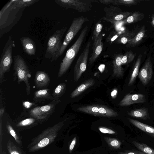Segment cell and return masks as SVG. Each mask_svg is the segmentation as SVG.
<instances>
[{"label":"cell","mask_w":154,"mask_h":154,"mask_svg":"<svg viewBox=\"0 0 154 154\" xmlns=\"http://www.w3.org/2000/svg\"><path fill=\"white\" fill-rule=\"evenodd\" d=\"M65 120L60 122L43 130L32 140L27 149L29 152H34L46 147L53 142L59 131L64 125Z\"/></svg>","instance_id":"obj_1"},{"label":"cell","mask_w":154,"mask_h":154,"mask_svg":"<svg viewBox=\"0 0 154 154\" xmlns=\"http://www.w3.org/2000/svg\"><path fill=\"white\" fill-rule=\"evenodd\" d=\"M86 26L82 30L78 37L73 45L67 51L60 64L57 78L62 77L68 69L79 51L88 30Z\"/></svg>","instance_id":"obj_2"},{"label":"cell","mask_w":154,"mask_h":154,"mask_svg":"<svg viewBox=\"0 0 154 154\" xmlns=\"http://www.w3.org/2000/svg\"><path fill=\"white\" fill-rule=\"evenodd\" d=\"M13 69L15 74L18 79L17 82L20 84L24 82L26 85V90L27 95L30 94V86L29 79L31 75L28 67L23 58L19 54L14 56Z\"/></svg>","instance_id":"obj_3"},{"label":"cell","mask_w":154,"mask_h":154,"mask_svg":"<svg viewBox=\"0 0 154 154\" xmlns=\"http://www.w3.org/2000/svg\"><path fill=\"white\" fill-rule=\"evenodd\" d=\"M88 21L87 17L83 15L73 19L60 51L51 62L56 61L62 55L68 45L81 29L83 24Z\"/></svg>","instance_id":"obj_4"},{"label":"cell","mask_w":154,"mask_h":154,"mask_svg":"<svg viewBox=\"0 0 154 154\" xmlns=\"http://www.w3.org/2000/svg\"><path fill=\"white\" fill-rule=\"evenodd\" d=\"M15 46L14 41L9 36L1 54L0 60V83L5 81L4 79L5 73L10 70L13 62L12 51Z\"/></svg>","instance_id":"obj_5"},{"label":"cell","mask_w":154,"mask_h":154,"mask_svg":"<svg viewBox=\"0 0 154 154\" xmlns=\"http://www.w3.org/2000/svg\"><path fill=\"white\" fill-rule=\"evenodd\" d=\"M66 29V26L57 29L49 37L45 55L46 59H51V61L57 54L62 46L61 39Z\"/></svg>","instance_id":"obj_6"},{"label":"cell","mask_w":154,"mask_h":154,"mask_svg":"<svg viewBox=\"0 0 154 154\" xmlns=\"http://www.w3.org/2000/svg\"><path fill=\"white\" fill-rule=\"evenodd\" d=\"M60 101L59 98H56L46 105L33 108L29 111V115L40 123H43L53 114L57 105Z\"/></svg>","instance_id":"obj_7"},{"label":"cell","mask_w":154,"mask_h":154,"mask_svg":"<svg viewBox=\"0 0 154 154\" xmlns=\"http://www.w3.org/2000/svg\"><path fill=\"white\" fill-rule=\"evenodd\" d=\"M55 2L61 7L67 9H74L79 12L90 11L92 7V3L97 2L94 0H56Z\"/></svg>","instance_id":"obj_8"},{"label":"cell","mask_w":154,"mask_h":154,"mask_svg":"<svg viewBox=\"0 0 154 154\" xmlns=\"http://www.w3.org/2000/svg\"><path fill=\"white\" fill-rule=\"evenodd\" d=\"M104 11L105 16L101 19L110 22L112 24L125 19L133 12L123 11L119 7L111 5L104 6Z\"/></svg>","instance_id":"obj_9"},{"label":"cell","mask_w":154,"mask_h":154,"mask_svg":"<svg viewBox=\"0 0 154 154\" xmlns=\"http://www.w3.org/2000/svg\"><path fill=\"white\" fill-rule=\"evenodd\" d=\"M77 110L82 112L97 116L112 117L119 115L117 112L111 108L95 105L81 106L77 108Z\"/></svg>","instance_id":"obj_10"},{"label":"cell","mask_w":154,"mask_h":154,"mask_svg":"<svg viewBox=\"0 0 154 154\" xmlns=\"http://www.w3.org/2000/svg\"><path fill=\"white\" fill-rule=\"evenodd\" d=\"M90 45L91 42L88 41L75 64L74 70L75 82L78 81L82 73L86 70Z\"/></svg>","instance_id":"obj_11"},{"label":"cell","mask_w":154,"mask_h":154,"mask_svg":"<svg viewBox=\"0 0 154 154\" xmlns=\"http://www.w3.org/2000/svg\"><path fill=\"white\" fill-rule=\"evenodd\" d=\"M152 74V64L150 57L149 56L140 69L138 77L142 84L146 85L149 83L151 79Z\"/></svg>","instance_id":"obj_12"},{"label":"cell","mask_w":154,"mask_h":154,"mask_svg":"<svg viewBox=\"0 0 154 154\" xmlns=\"http://www.w3.org/2000/svg\"><path fill=\"white\" fill-rule=\"evenodd\" d=\"M146 101L145 95L142 94H128L126 95L120 102L121 106H128L136 103H143Z\"/></svg>","instance_id":"obj_13"},{"label":"cell","mask_w":154,"mask_h":154,"mask_svg":"<svg viewBox=\"0 0 154 154\" xmlns=\"http://www.w3.org/2000/svg\"><path fill=\"white\" fill-rule=\"evenodd\" d=\"M103 34L101 32L97 38L93 42L92 52L89 59V65L94 62L102 51L103 47Z\"/></svg>","instance_id":"obj_14"},{"label":"cell","mask_w":154,"mask_h":154,"mask_svg":"<svg viewBox=\"0 0 154 154\" xmlns=\"http://www.w3.org/2000/svg\"><path fill=\"white\" fill-rule=\"evenodd\" d=\"M50 81V78L47 73L41 71H38L36 72L34 82L37 88L48 87L49 85Z\"/></svg>","instance_id":"obj_15"},{"label":"cell","mask_w":154,"mask_h":154,"mask_svg":"<svg viewBox=\"0 0 154 154\" xmlns=\"http://www.w3.org/2000/svg\"><path fill=\"white\" fill-rule=\"evenodd\" d=\"M123 55L121 54H119L114 56L112 61L113 76L120 78L123 75L124 70L122 66L121 62Z\"/></svg>","instance_id":"obj_16"},{"label":"cell","mask_w":154,"mask_h":154,"mask_svg":"<svg viewBox=\"0 0 154 154\" xmlns=\"http://www.w3.org/2000/svg\"><path fill=\"white\" fill-rule=\"evenodd\" d=\"M21 44L25 52L30 55H34L36 47L34 42L28 37H23L20 39Z\"/></svg>","instance_id":"obj_17"},{"label":"cell","mask_w":154,"mask_h":154,"mask_svg":"<svg viewBox=\"0 0 154 154\" xmlns=\"http://www.w3.org/2000/svg\"><path fill=\"white\" fill-rule=\"evenodd\" d=\"M33 99L35 102L39 103L46 100H52L54 98L51 95L50 89L46 88L35 91Z\"/></svg>","instance_id":"obj_18"},{"label":"cell","mask_w":154,"mask_h":154,"mask_svg":"<svg viewBox=\"0 0 154 154\" xmlns=\"http://www.w3.org/2000/svg\"><path fill=\"white\" fill-rule=\"evenodd\" d=\"M139 32V31H138ZM137 29L124 31L115 40V43L119 44H127L138 32Z\"/></svg>","instance_id":"obj_19"},{"label":"cell","mask_w":154,"mask_h":154,"mask_svg":"<svg viewBox=\"0 0 154 154\" xmlns=\"http://www.w3.org/2000/svg\"><path fill=\"white\" fill-rule=\"evenodd\" d=\"M39 0H12V2L9 7L10 11L20 9L30 6Z\"/></svg>","instance_id":"obj_20"},{"label":"cell","mask_w":154,"mask_h":154,"mask_svg":"<svg viewBox=\"0 0 154 154\" xmlns=\"http://www.w3.org/2000/svg\"><path fill=\"white\" fill-rule=\"evenodd\" d=\"M128 119L135 126L154 138V127L134 119L128 118Z\"/></svg>","instance_id":"obj_21"},{"label":"cell","mask_w":154,"mask_h":154,"mask_svg":"<svg viewBox=\"0 0 154 154\" xmlns=\"http://www.w3.org/2000/svg\"><path fill=\"white\" fill-rule=\"evenodd\" d=\"M145 25H143L137 33L126 45L128 48L134 47L139 45L142 41L145 35Z\"/></svg>","instance_id":"obj_22"},{"label":"cell","mask_w":154,"mask_h":154,"mask_svg":"<svg viewBox=\"0 0 154 154\" xmlns=\"http://www.w3.org/2000/svg\"><path fill=\"white\" fill-rule=\"evenodd\" d=\"M95 83V81L92 79H89L85 81L74 90L71 94V98L79 95L85 90L92 86Z\"/></svg>","instance_id":"obj_23"},{"label":"cell","mask_w":154,"mask_h":154,"mask_svg":"<svg viewBox=\"0 0 154 154\" xmlns=\"http://www.w3.org/2000/svg\"><path fill=\"white\" fill-rule=\"evenodd\" d=\"M128 114L132 117L145 120L149 118L148 110L144 107L132 110L128 112Z\"/></svg>","instance_id":"obj_24"},{"label":"cell","mask_w":154,"mask_h":154,"mask_svg":"<svg viewBox=\"0 0 154 154\" xmlns=\"http://www.w3.org/2000/svg\"><path fill=\"white\" fill-rule=\"evenodd\" d=\"M141 59L142 55L141 54L139 55L134 65L133 71L128 83V86H131L134 84L137 77L138 75Z\"/></svg>","instance_id":"obj_25"},{"label":"cell","mask_w":154,"mask_h":154,"mask_svg":"<svg viewBox=\"0 0 154 154\" xmlns=\"http://www.w3.org/2000/svg\"><path fill=\"white\" fill-rule=\"evenodd\" d=\"M145 17V15L143 13L139 11H135L122 21L125 24L133 23L141 21Z\"/></svg>","instance_id":"obj_26"},{"label":"cell","mask_w":154,"mask_h":154,"mask_svg":"<svg viewBox=\"0 0 154 154\" xmlns=\"http://www.w3.org/2000/svg\"><path fill=\"white\" fill-rule=\"evenodd\" d=\"M6 147L9 154H25L22 150L10 139L8 141Z\"/></svg>","instance_id":"obj_27"},{"label":"cell","mask_w":154,"mask_h":154,"mask_svg":"<svg viewBox=\"0 0 154 154\" xmlns=\"http://www.w3.org/2000/svg\"><path fill=\"white\" fill-rule=\"evenodd\" d=\"M133 144L138 149L147 154H154V149L145 144L140 143L136 141L132 142Z\"/></svg>","instance_id":"obj_28"},{"label":"cell","mask_w":154,"mask_h":154,"mask_svg":"<svg viewBox=\"0 0 154 154\" xmlns=\"http://www.w3.org/2000/svg\"><path fill=\"white\" fill-rule=\"evenodd\" d=\"M37 121L33 118H30L22 120L18 123L16 126L20 128H29L36 125Z\"/></svg>","instance_id":"obj_29"},{"label":"cell","mask_w":154,"mask_h":154,"mask_svg":"<svg viewBox=\"0 0 154 154\" xmlns=\"http://www.w3.org/2000/svg\"><path fill=\"white\" fill-rule=\"evenodd\" d=\"M104 138L110 148L115 149H120L122 143L118 140L107 137H104Z\"/></svg>","instance_id":"obj_30"},{"label":"cell","mask_w":154,"mask_h":154,"mask_svg":"<svg viewBox=\"0 0 154 154\" xmlns=\"http://www.w3.org/2000/svg\"><path fill=\"white\" fill-rule=\"evenodd\" d=\"M66 90V85L62 83L58 85L55 88L52 94L54 99L59 98L64 94Z\"/></svg>","instance_id":"obj_31"},{"label":"cell","mask_w":154,"mask_h":154,"mask_svg":"<svg viewBox=\"0 0 154 154\" xmlns=\"http://www.w3.org/2000/svg\"><path fill=\"white\" fill-rule=\"evenodd\" d=\"M6 127L8 132L13 137L16 142L20 145L22 146V142L20 137L8 121L6 122Z\"/></svg>","instance_id":"obj_32"},{"label":"cell","mask_w":154,"mask_h":154,"mask_svg":"<svg viewBox=\"0 0 154 154\" xmlns=\"http://www.w3.org/2000/svg\"><path fill=\"white\" fill-rule=\"evenodd\" d=\"M142 1L140 0H113V5H114L131 6L136 5Z\"/></svg>","instance_id":"obj_33"},{"label":"cell","mask_w":154,"mask_h":154,"mask_svg":"<svg viewBox=\"0 0 154 154\" xmlns=\"http://www.w3.org/2000/svg\"><path fill=\"white\" fill-rule=\"evenodd\" d=\"M136 54L131 51H128L123 55L121 60L122 65L128 64L131 63L134 59Z\"/></svg>","instance_id":"obj_34"},{"label":"cell","mask_w":154,"mask_h":154,"mask_svg":"<svg viewBox=\"0 0 154 154\" xmlns=\"http://www.w3.org/2000/svg\"><path fill=\"white\" fill-rule=\"evenodd\" d=\"M102 24L100 22H97L94 26V30L92 39L94 42L99 36L103 28Z\"/></svg>","instance_id":"obj_35"},{"label":"cell","mask_w":154,"mask_h":154,"mask_svg":"<svg viewBox=\"0 0 154 154\" xmlns=\"http://www.w3.org/2000/svg\"><path fill=\"white\" fill-rule=\"evenodd\" d=\"M3 137L2 123V119H0V153L2 150V142Z\"/></svg>","instance_id":"obj_36"},{"label":"cell","mask_w":154,"mask_h":154,"mask_svg":"<svg viewBox=\"0 0 154 154\" xmlns=\"http://www.w3.org/2000/svg\"><path fill=\"white\" fill-rule=\"evenodd\" d=\"M99 130L102 133L113 134L116 133V132L110 129L103 127L98 128Z\"/></svg>","instance_id":"obj_37"},{"label":"cell","mask_w":154,"mask_h":154,"mask_svg":"<svg viewBox=\"0 0 154 154\" xmlns=\"http://www.w3.org/2000/svg\"><path fill=\"white\" fill-rule=\"evenodd\" d=\"M76 137H75L72 140V141L70 145H69V153H70L72 152L74 146L75 145V144L76 143Z\"/></svg>","instance_id":"obj_38"},{"label":"cell","mask_w":154,"mask_h":154,"mask_svg":"<svg viewBox=\"0 0 154 154\" xmlns=\"http://www.w3.org/2000/svg\"><path fill=\"white\" fill-rule=\"evenodd\" d=\"M99 1L103 4L108 5L110 4H113V0H100Z\"/></svg>","instance_id":"obj_39"},{"label":"cell","mask_w":154,"mask_h":154,"mask_svg":"<svg viewBox=\"0 0 154 154\" xmlns=\"http://www.w3.org/2000/svg\"><path fill=\"white\" fill-rule=\"evenodd\" d=\"M137 151H126L124 152H120L117 154H137Z\"/></svg>","instance_id":"obj_40"},{"label":"cell","mask_w":154,"mask_h":154,"mask_svg":"<svg viewBox=\"0 0 154 154\" xmlns=\"http://www.w3.org/2000/svg\"><path fill=\"white\" fill-rule=\"evenodd\" d=\"M5 112V109L4 108H1L0 109V119H2Z\"/></svg>","instance_id":"obj_41"},{"label":"cell","mask_w":154,"mask_h":154,"mask_svg":"<svg viewBox=\"0 0 154 154\" xmlns=\"http://www.w3.org/2000/svg\"><path fill=\"white\" fill-rule=\"evenodd\" d=\"M117 93V90H115L112 91L111 94V96L114 97L115 96H116Z\"/></svg>","instance_id":"obj_42"},{"label":"cell","mask_w":154,"mask_h":154,"mask_svg":"<svg viewBox=\"0 0 154 154\" xmlns=\"http://www.w3.org/2000/svg\"><path fill=\"white\" fill-rule=\"evenodd\" d=\"M151 19V24L152 26L154 27V14L152 15Z\"/></svg>","instance_id":"obj_43"},{"label":"cell","mask_w":154,"mask_h":154,"mask_svg":"<svg viewBox=\"0 0 154 154\" xmlns=\"http://www.w3.org/2000/svg\"><path fill=\"white\" fill-rule=\"evenodd\" d=\"M137 154H147L143 152H139V151H137Z\"/></svg>","instance_id":"obj_44"}]
</instances>
